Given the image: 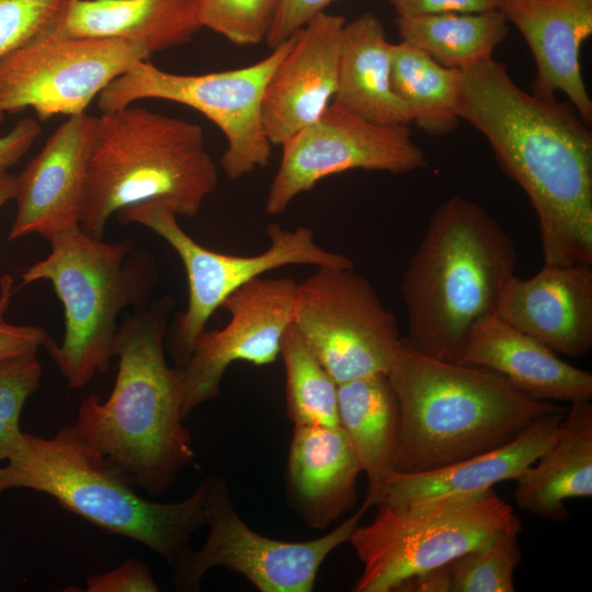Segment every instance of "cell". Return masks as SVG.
Masks as SVG:
<instances>
[{"label":"cell","instance_id":"1","mask_svg":"<svg viewBox=\"0 0 592 592\" xmlns=\"http://www.w3.org/2000/svg\"><path fill=\"white\" fill-rule=\"evenodd\" d=\"M458 72L457 112L538 217L544 264L592 263V133L567 101L521 89L492 57Z\"/></svg>","mask_w":592,"mask_h":592},{"label":"cell","instance_id":"2","mask_svg":"<svg viewBox=\"0 0 592 592\" xmlns=\"http://www.w3.org/2000/svg\"><path fill=\"white\" fill-rule=\"evenodd\" d=\"M169 299L128 317L118 331V371L104 402L95 395L80 405L77 433L119 467L135 486L161 496L195 457L183 424L182 374L164 351Z\"/></svg>","mask_w":592,"mask_h":592},{"label":"cell","instance_id":"3","mask_svg":"<svg viewBox=\"0 0 592 592\" xmlns=\"http://www.w3.org/2000/svg\"><path fill=\"white\" fill-rule=\"evenodd\" d=\"M516 263L513 240L480 205L462 196L441 203L401 280L407 341L458 362L471 329L494 314Z\"/></svg>","mask_w":592,"mask_h":592},{"label":"cell","instance_id":"4","mask_svg":"<svg viewBox=\"0 0 592 592\" xmlns=\"http://www.w3.org/2000/svg\"><path fill=\"white\" fill-rule=\"evenodd\" d=\"M388 377L401 411L397 473L432 470L499 448L559 407L490 369L426 355L406 338Z\"/></svg>","mask_w":592,"mask_h":592},{"label":"cell","instance_id":"5","mask_svg":"<svg viewBox=\"0 0 592 592\" xmlns=\"http://www.w3.org/2000/svg\"><path fill=\"white\" fill-rule=\"evenodd\" d=\"M0 467V493L18 488L46 493L104 532L147 546L172 570L191 551L193 534L206 526L205 480L182 501L146 500L73 425L48 439L23 432L21 446Z\"/></svg>","mask_w":592,"mask_h":592},{"label":"cell","instance_id":"6","mask_svg":"<svg viewBox=\"0 0 592 592\" xmlns=\"http://www.w3.org/2000/svg\"><path fill=\"white\" fill-rule=\"evenodd\" d=\"M218 184L201 125L135 103L96 116L80 227L103 238L121 209L150 201L194 217Z\"/></svg>","mask_w":592,"mask_h":592},{"label":"cell","instance_id":"7","mask_svg":"<svg viewBox=\"0 0 592 592\" xmlns=\"http://www.w3.org/2000/svg\"><path fill=\"white\" fill-rule=\"evenodd\" d=\"M45 239L50 253L22 272L21 286L52 283L64 307L65 330L60 344L49 337L44 348L68 387L79 389L109 369L118 316L127 307H144L157 269L132 242L103 241L80 225Z\"/></svg>","mask_w":592,"mask_h":592},{"label":"cell","instance_id":"8","mask_svg":"<svg viewBox=\"0 0 592 592\" xmlns=\"http://www.w3.org/2000/svg\"><path fill=\"white\" fill-rule=\"evenodd\" d=\"M371 523L357 525L349 543L363 563L355 592H391L408 579L522 525L493 488L405 506L377 505Z\"/></svg>","mask_w":592,"mask_h":592},{"label":"cell","instance_id":"9","mask_svg":"<svg viewBox=\"0 0 592 592\" xmlns=\"http://www.w3.org/2000/svg\"><path fill=\"white\" fill-rule=\"evenodd\" d=\"M292 39L272 48L258 62L218 72L180 75L161 70L149 60L139 61L99 93L98 107L105 113L158 99L201 112L224 134L227 146L220 164L228 178L238 180L270 162L273 146L263 127L262 98Z\"/></svg>","mask_w":592,"mask_h":592},{"label":"cell","instance_id":"10","mask_svg":"<svg viewBox=\"0 0 592 592\" xmlns=\"http://www.w3.org/2000/svg\"><path fill=\"white\" fill-rule=\"evenodd\" d=\"M123 223L149 228L177 252L182 261L189 286V300L178 326L173 353L181 366L189 357L198 335L213 314L235 291L275 269L291 264L352 267L343 254L321 248L311 228L300 226L285 230L267 225L269 248L255 255H232L204 248L179 225L177 214L158 201L139 203L121 209Z\"/></svg>","mask_w":592,"mask_h":592},{"label":"cell","instance_id":"11","mask_svg":"<svg viewBox=\"0 0 592 592\" xmlns=\"http://www.w3.org/2000/svg\"><path fill=\"white\" fill-rule=\"evenodd\" d=\"M293 326L338 385L388 374L402 344L395 314L353 266H317L298 283Z\"/></svg>","mask_w":592,"mask_h":592},{"label":"cell","instance_id":"12","mask_svg":"<svg viewBox=\"0 0 592 592\" xmlns=\"http://www.w3.org/2000/svg\"><path fill=\"white\" fill-rule=\"evenodd\" d=\"M205 480L204 508L208 535L173 569L177 591L200 590L214 567L240 573L261 592H310L320 566L350 540L364 513L363 505L330 533L305 542H284L250 528L234 509L228 486L220 477Z\"/></svg>","mask_w":592,"mask_h":592},{"label":"cell","instance_id":"13","mask_svg":"<svg viewBox=\"0 0 592 592\" xmlns=\"http://www.w3.org/2000/svg\"><path fill=\"white\" fill-rule=\"evenodd\" d=\"M150 57L138 43L52 27L0 60V123L27 109L41 121L84 113L110 82Z\"/></svg>","mask_w":592,"mask_h":592},{"label":"cell","instance_id":"14","mask_svg":"<svg viewBox=\"0 0 592 592\" xmlns=\"http://www.w3.org/2000/svg\"><path fill=\"white\" fill-rule=\"evenodd\" d=\"M281 147V163L265 201L270 215L283 213L296 196L333 174L354 169L402 174L428 166L408 125L374 124L333 103Z\"/></svg>","mask_w":592,"mask_h":592},{"label":"cell","instance_id":"15","mask_svg":"<svg viewBox=\"0 0 592 592\" xmlns=\"http://www.w3.org/2000/svg\"><path fill=\"white\" fill-rule=\"evenodd\" d=\"M297 284L291 277L260 276L231 293L221 304L230 316L223 329L204 330L196 339L182 374V415L216 398L227 368L235 362L257 366L281 356L293 325Z\"/></svg>","mask_w":592,"mask_h":592},{"label":"cell","instance_id":"16","mask_svg":"<svg viewBox=\"0 0 592 592\" xmlns=\"http://www.w3.org/2000/svg\"><path fill=\"white\" fill-rule=\"evenodd\" d=\"M96 116H68L18 175L16 215L8 240L44 238L80 225L83 185Z\"/></svg>","mask_w":592,"mask_h":592},{"label":"cell","instance_id":"17","mask_svg":"<svg viewBox=\"0 0 592 592\" xmlns=\"http://www.w3.org/2000/svg\"><path fill=\"white\" fill-rule=\"evenodd\" d=\"M344 24L342 15L323 11L293 35L262 98L263 127L272 146H281L331 104Z\"/></svg>","mask_w":592,"mask_h":592},{"label":"cell","instance_id":"18","mask_svg":"<svg viewBox=\"0 0 592 592\" xmlns=\"http://www.w3.org/2000/svg\"><path fill=\"white\" fill-rule=\"evenodd\" d=\"M494 315L556 353L582 356L592 349V263L547 265L528 278L515 274Z\"/></svg>","mask_w":592,"mask_h":592},{"label":"cell","instance_id":"19","mask_svg":"<svg viewBox=\"0 0 592 592\" xmlns=\"http://www.w3.org/2000/svg\"><path fill=\"white\" fill-rule=\"evenodd\" d=\"M499 10L533 54L532 93L556 99L562 92L591 126L592 100L582 77L580 50L592 34V0H501Z\"/></svg>","mask_w":592,"mask_h":592},{"label":"cell","instance_id":"20","mask_svg":"<svg viewBox=\"0 0 592 592\" xmlns=\"http://www.w3.org/2000/svg\"><path fill=\"white\" fill-rule=\"evenodd\" d=\"M558 407L535 421L510 443L487 453L420 473H395L362 505L405 506L437 498L483 492L505 480H516L555 441L566 413Z\"/></svg>","mask_w":592,"mask_h":592},{"label":"cell","instance_id":"21","mask_svg":"<svg viewBox=\"0 0 592 592\" xmlns=\"http://www.w3.org/2000/svg\"><path fill=\"white\" fill-rule=\"evenodd\" d=\"M457 363L490 369L535 399L571 405L592 398L590 372L494 314L475 325Z\"/></svg>","mask_w":592,"mask_h":592},{"label":"cell","instance_id":"22","mask_svg":"<svg viewBox=\"0 0 592 592\" xmlns=\"http://www.w3.org/2000/svg\"><path fill=\"white\" fill-rule=\"evenodd\" d=\"M360 473V462L340 425L294 428L286 496L309 527L326 528L355 505Z\"/></svg>","mask_w":592,"mask_h":592},{"label":"cell","instance_id":"23","mask_svg":"<svg viewBox=\"0 0 592 592\" xmlns=\"http://www.w3.org/2000/svg\"><path fill=\"white\" fill-rule=\"evenodd\" d=\"M53 29L138 43L153 55L191 42L203 26L198 0H67Z\"/></svg>","mask_w":592,"mask_h":592},{"label":"cell","instance_id":"24","mask_svg":"<svg viewBox=\"0 0 592 592\" xmlns=\"http://www.w3.org/2000/svg\"><path fill=\"white\" fill-rule=\"evenodd\" d=\"M517 505L534 515L562 522L565 501L592 496V405H570L551 445L516 480Z\"/></svg>","mask_w":592,"mask_h":592},{"label":"cell","instance_id":"25","mask_svg":"<svg viewBox=\"0 0 592 592\" xmlns=\"http://www.w3.org/2000/svg\"><path fill=\"white\" fill-rule=\"evenodd\" d=\"M391 47L380 20L364 12L344 24L333 104L384 126L411 117L391 84Z\"/></svg>","mask_w":592,"mask_h":592},{"label":"cell","instance_id":"26","mask_svg":"<svg viewBox=\"0 0 592 592\" xmlns=\"http://www.w3.org/2000/svg\"><path fill=\"white\" fill-rule=\"evenodd\" d=\"M339 425L346 434L375 491L397 473L401 411L388 374H375L338 385Z\"/></svg>","mask_w":592,"mask_h":592},{"label":"cell","instance_id":"27","mask_svg":"<svg viewBox=\"0 0 592 592\" xmlns=\"http://www.w3.org/2000/svg\"><path fill=\"white\" fill-rule=\"evenodd\" d=\"M396 23L402 42L453 70L491 58L509 33L508 21L499 9L396 16Z\"/></svg>","mask_w":592,"mask_h":592},{"label":"cell","instance_id":"28","mask_svg":"<svg viewBox=\"0 0 592 592\" xmlns=\"http://www.w3.org/2000/svg\"><path fill=\"white\" fill-rule=\"evenodd\" d=\"M391 84L419 129L440 137L459 124L458 72L405 43L391 47Z\"/></svg>","mask_w":592,"mask_h":592},{"label":"cell","instance_id":"29","mask_svg":"<svg viewBox=\"0 0 592 592\" xmlns=\"http://www.w3.org/2000/svg\"><path fill=\"white\" fill-rule=\"evenodd\" d=\"M522 525L505 530L488 543L405 581V592H513L521 560L517 536Z\"/></svg>","mask_w":592,"mask_h":592},{"label":"cell","instance_id":"30","mask_svg":"<svg viewBox=\"0 0 592 592\" xmlns=\"http://www.w3.org/2000/svg\"><path fill=\"white\" fill-rule=\"evenodd\" d=\"M287 415L294 425L338 426V384L294 326L283 340Z\"/></svg>","mask_w":592,"mask_h":592},{"label":"cell","instance_id":"31","mask_svg":"<svg viewBox=\"0 0 592 592\" xmlns=\"http://www.w3.org/2000/svg\"><path fill=\"white\" fill-rule=\"evenodd\" d=\"M280 0H198L203 27L237 46L257 45L266 39Z\"/></svg>","mask_w":592,"mask_h":592},{"label":"cell","instance_id":"32","mask_svg":"<svg viewBox=\"0 0 592 592\" xmlns=\"http://www.w3.org/2000/svg\"><path fill=\"white\" fill-rule=\"evenodd\" d=\"M41 377L42 365L36 354L0 363V462L22 444L20 417L27 398L38 389Z\"/></svg>","mask_w":592,"mask_h":592},{"label":"cell","instance_id":"33","mask_svg":"<svg viewBox=\"0 0 592 592\" xmlns=\"http://www.w3.org/2000/svg\"><path fill=\"white\" fill-rule=\"evenodd\" d=\"M67 0H0V60L49 31Z\"/></svg>","mask_w":592,"mask_h":592},{"label":"cell","instance_id":"34","mask_svg":"<svg viewBox=\"0 0 592 592\" xmlns=\"http://www.w3.org/2000/svg\"><path fill=\"white\" fill-rule=\"evenodd\" d=\"M87 592H158L149 567L141 560L129 558L121 566L103 573L90 576Z\"/></svg>","mask_w":592,"mask_h":592},{"label":"cell","instance_id":"35","mask_svg":"<svg viewBox=\"0 0 592 592\" xmlns=\"http://www.w3.org/2000/svg\"><path fill=\"white\" fill-rule=\"evenodd\" d=\"M333 0H280L277 12L265 39L272 49L303 29L325 11Z\"/></svg>","mask_w":592,"mask_h":592},{"label":"cell","instance_id":"36","mask_svg":"<svg viewBox=\"0 0 592 592\" xmlns=\"http://www.w3.org/2000/svg\"><path fill=\"white\" fill-rule=\"evenodd\" d=\"M397 16L435 13H479L500 8L501 0H389Z\"/></svg>","mask_w":592,"mask_h":592},{"label":"cell","instance_id":"37","mask_svg":"<svg viewBox=\"0 0 592 592\" xmlns=\"http://www.w3.org/2000/svg\"><path fill=\"white\" fill-rule=\"evenodd\" d=\"M48 339L49 334L41 327L1 322L0 363L18 356L37 354Z\"/></svg>","mask_w":592,"mask_h":592},{"label":"cell","instance_id":"38","mask_svg":"<svg viewBox=\"0 0 592 592\" xmlns=\"http://www.w3.org/2000/svg\"><path fill=\"white\" fill-rule=\"evenodd\" d=\"M41 133L38 122L25 117L18 121L7 134L0 136V175L20 161Z\"/></svg>","mask_w":592,"mask_h":592},{"label":"cell","instance_id":"39","mask_svg":"<svg viewBox=\"0 0 592 592\" xmlns=\"http://www.w3.org/2000/svg\"><path fill=\"white\" fill-rule=\"evenodd\" d=\"M18 190V175L5 172L0 175V208L15 198ZM0 323L4 322V314L13 296V278L4 275L0 281Z\"/></svg>","mask_w":592,"mask_h":592}]
</instances>
